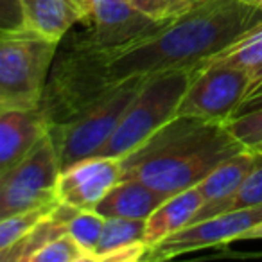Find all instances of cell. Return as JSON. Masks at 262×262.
Wrapping results in <instances>:
<instances>
[{"mask_svg":"<svg viewBox=\"0 0 262 262\" xmlns=\"http://www.w3.org/2000/svg\"><path fill=\"white\" fill-rule=\"evenodd\" d=\"M262 22L246 0H201L158 33L117 52H101L112 86L129 77L203 67Z\"/></svg>","mask_w":262,"mask_h":262,"instance_id":"6da1fadb","label":"cell"},{"mask_svg":"<svg viewBox=\"0 0 262 262\" xmlns=\"http://www.w3.org/2000/svg\"><path fill=\"white\" fill-rule=\"evenodd\" d=\"M243 149L225 124L174 117L120 158V180H140L172 196L196 187L221 162Z\"/></svg>","mask_w":262,"mask_h":262,"instance_id":"7a4b0ae2","label":"cell"},{"mask_svg":"<svg viewBox=\"0 0 262 262\" xmlns=\"http://www.w3.org/2000/svg\"><path fill=\"white\" fill-rule=\"evenodd\" d=\"M200 69L201 67H189L147 76L140 92L113 131L112 139L99 151V155L122 158L174 119L182 97Z\"/></svg>","mask_w":262,"mask_h":262,"instance_id":"3957f363","label":"cell"},{"mask_svg":"<svg viewBox=\"0 0 262 262\" xmlns=\"http://www.w3.org/2000/svg\"><path fill=\"white\" fill-rule=\"evenodd\" d=\"M58 45L29 31L0 33V113L40 108Z\"/></svg>","mask_w":262,"mask_h":262,"instance_id":"277c9868","label":"cell"},{"mask_svg":"<svg viewBox=\"0 0 262 262\" xmlns=\"http://www.w3.org/2000/svg\"><path fill=\"white\" fill-rule=\"evenodd\" d=\"M146 77H129L79 117L69 122L49 126L47 131L58 151L61 171L76 162L99 155L112 139L113 131L140 92Z\"/></svg>","mask_w":262,"mask_h":262,"instance_id":"5b68a950","label":"cell"},{"mask_svg":"<svg viewBox=\"0 0 262 262\" xmlns=\"http://www.w3.org/2000/svg\"><path fill=\"white\" fill-rule=\"evenodd\" d=\"M59 172L58 151L47 131L18 164L0 174V219L59 201Z\"/></svg>","mask_w":262,"mask_h":262,"instance_id":"8992f818","label":"cell"},{"mask_svg":"<svg viewBox=\"0 0 262 262\" xmlns=\"http://www.w3.org/2000/svg\"><path fill=\"white\" fill-rule=\"evenodd\" d=\"M251 92L246 72L226 61L210 59L192 77L176 117H192L205 122L226 124Z\"/></svg>","mask_w":262,"mask_h":262,"instance_id":"52a82bcc","label":"cell"},{"mask_svg":"<svg viewBox=\"0 0 262 262\" xmlns=\"http://www.w3.org/2000/svg\"><path fill=\"white\" fill-rule=\"evenodd\" d=\"M76 26L81 29L69 31L70 36L110 54L158 33L167 24L149 18L127 0H84L83 16Z\"/></svg>","mask_w":262,"mask_h":262,"instance_id":"ba28073f","label":"cell"},{"mask_svg":"<svg viewBox=\"0 0 262 262\" xmlns=\"http://www.w3.org/2000/svg\"><path fill=\"white\" fill-rule=\"evenodd\" d=\"M260 221L262 203L210 215V217L201 219V221L190 223L185 228L178 230L172 235L165 237L164 241L155 244L147 253L146 260H169V258L190 253V251L223 246V244L233 243V241H241L248 230L253 228Z\"/></svg>","mask_w":262,"mask_h":262,"instance_id":"9c48e42d","label":"cell"},{"mask_svg":"<svg viewBox=\"0 0 262 262\" xmlns=\"http://www.w3.org/2000/svg\"><path fill=\"white\" fill-rule=\"evenodd\" d=\"M120 180V158L88 157L59 172L56 196L77 210H92Z\"/></svg>","mask_w":262,"mask_h":262,"instance_id":"30bf717a","label":"cell"},{"mask_svg":"<svg viewBox=\"0 0 262 262\" xmlns=\"http://www.w3.org/2000/svg\"><path fill=\"white\" fill-rule=\"evenodd\" d=\"M260 164H262L260 153L243 149L239 153L232 155L230 158H226L214 171L208 172L196 185L201 192V198H203V207L194 215L192 223L210 217L212 212L221 203H225L228 198H232L243 187V183L248 180V176Z\"/></svg>","mask_w":262,"mask_h":262,"instance_id":"8fae6325","label":"cell"},{"mask_svg":"<svg viewBox=\"0 0 262 262\" xmlns=\"http://www.w3.org/2000/svg\"><path fill=\"white\" fill-rule=\"evenodd\" d=\"M47 129L40 110L0 113V174L18 164Z\"/></svg>","mask_w":262,"mask_h":262,"instance_id":"7c38bea8","label":"cell"},{"mask_svg":"<svg viewBox=\"0 0 262 262\" xmlns=\"http://www.w3.org/2000/svg\"><path fill=\"white\" fill-rule=\"evenodd\" d=\"M146 219L104 217L102 232L92 262H139L146 260Z\"/></svg>","mask_w":262,"mask_h":262,"instance_id":"4fadbf2b","label":"cell"},{"mask_svg":"<svg viewBox=\"0 0 262 262\" xmlns=\"http://www.w3.org/2000/svg\"><path fill=\"white\" fill-rule=\"evenodd\" d=\"M26 29L52 43H59L81 20L84 0H20Z\"/></svg>","mask_w":262,"mask_h":262,"instance_id":"5bb4252c","label":"cell"},{"mask_svg":"<svg viewBox=\"0 0 262 262\" xmlns=\"http://www.w3.org/2000/svg\"><path fill=\"white\" fill-rule=\"evenodd\" d=\"M169 196L135 178H122L99 201L95 210L104 217L147 219Z\"/></svg>","mask_w":262,"mask_h":262,"instance_id":"9a60e30c","label":"cell"},{"mask_svg":"<svg viewBox=\"0 0 262 262\" xmlns=\"http://www.w3.org/2000/svg\"><path fill=\"white\" fill-rule=\"evenodd\" d=\"M201 207H203V198H201L198 187H190V189L169 196L146 219L144 237H146V243L149 244V248H153L165 237L172 235L174 232L190 225Z\"/></svg>","mask_w":262,"mask_h":262,"instance_id":"2e32d148","label":"cell"},{"mask_svg":"<svg viewBox=\"0 0 262 262\" xmlns=\"http://www.w3.org/2000/svg\"><path fill=\"white\" fill-rule=\"evenodd\" d=\"M76 210L77 208L58 201L40 221L31 226L29 232L18 243H15L9 250L0 255V262H29L31 257L45 244L61 233H67V225Z\"/></svg>","mask_w":262,"mask_h":262,"instance_id":"e0dca14e","label":"cell"},{"mask_svg":"<svg viewBox=\"0 0 262 262\" xmlns=\"http://www.w3.org/2000/svg\"><path fill=\"white\" fill-rule=\"evenodd\" d=\"M219 61H226L248 74L251 79V92L262 84V22L251 27L244 36H241L235 43L219 52L215 58ZM250 92V94H251Z\"/></svg>","mask_w":262,"mask_h":262,"instance_id":"ac0fdd59","label":"cell"},{"mask_svg":"<svg viewBox=\"0 0 262 262\" xmlns=\"http://www.w3.org/2000/svg\"><path fill=\"white\" fill-rule=\"evenodd\" d=\"M102 225H104V215L99 214L95 208L76 210L67 225V233H70L74 241L83 248L88 262L94 260V251L99 243V237H101Z\"/></svg>","mask_w":262,"mask_h":262,"instance_id":"d6986e66","label":"cell"},{"mask_svg":"<svg viewBox=\"0 0 262 262\" xmlns=\"http://www.w3.org/2000/svg\"><path fill=\"white\" fill-rule=\"evenodd\" d=\"M225 126L244 149L255 151L262 146V108L239 113L232 117Z\"/></svg>","mask_w":262,"mask_h":262,"instance_id":"ffe728a7","label":"cell"},{"mask_svg":"<svg viewBox=\"0 0 262 262\" xmlns=\"http://www.w3.org/2000/svg\"><path fill=\"white\" fill-rule=\"evenodd\" d=\"M56 203H58V201H56ZM54 205L34 208V210H27V212H20V214H13V215L0 219V255L4 253L6 250H9L15 243H18V241L29 232L31 226L40 221Z\"/></svg>","mask_w":262,"mask_h":262,"instance_id":"44dd1931","label":"cell"},{"mask_svg":"<svg viewBox=\"0 0 262 262\" xmlns=\"http://www.w3.org/2000/svg\"><path fill=\"white\" fill-rule=\"evenodd\" d=\"M29 262H88V257L70 233H61L38 250Z\"/></svg>","mask_w":262,"mask_h":262,"instance_id":"7402d4cb","label":"cell"},{"mask_svg":"<svg viewBox=\"0 0 262 262\" xmlns=\"http://www.w3.org/2000/svg\"><path fill=\"white\" fill-rule=\"evenodd\" d=\"M262 203V164L248 176V180L243 183L239 190L233 194L232 198L221 203L212 215L221 214L226 210H235V208H244V207H253V205H260Z\"/></svg>","mask_w":262,"mask_h":262,"instance_id":"603a6c76","label":"cell"},{"mask_svg":"<svg viewBox=\"0 0 262 262\" xmlns=\"http://www.w3.org/2000/svg\"><path fill=\"white\" fill-rule=\"evenodd\" d=\"M127 2L160 24L172 22L192 8L187 0H127Z\"/></svg>","mask_w":262,"mask_h":262,"instance_id":"cb8c5ba5","label":"cell"},{"mask_svg":"<svg viewBox=\"0 0 262 262\" xmlns=\"http://www.w3.org/2000/svg\"><path fill=\"white\" fill-rule=\"evenodd\" d=\"M26 18L20 0H0V33H22Z\"/></svg>","mask_w":262,"mask_h":262,"instance_id":"d4e9b609","label":"cell"},{"mask_svg":"<svg viewBox=\"0 0 262 262\" xmlns=\"http://www.w3.org/2000/svg\"><path fill=\"white\" fill-rule=\"evenodd\" d=\"M255 108H262V90L253 92V94L248 95V97L244 99L243 104H241L239 112H237L235 115H239V113L248 112V110H255Z\"/></svg>","mask_w":262,"mask_h":262,"instance_id":"484cf974","label":"cell"},{"mask_svg":"<svg viewBox=\"0 0 262 262\" xmlns=\"http://www.w3.org/2000/svg\"><path fill=\"white\" fill-rule=\"evenodd\" d=\"M253 239H262V221L258 225H255L253 228L248 230L241 241H253Z\"/></svg>","mask_w":262,"mask_h":262,"instance_id":"4316f807","label":"cell"},{"mask_svg":"<svg viewBox=\"0 0 262 262\" xmlns=\"http://www.w3.org/2000/svg\"><path fill=\"white\" fill-rule=\"evenodd\" d=\"M246 2H248V4L253 6V8H257L258 11L262 13V0H246Z\"/></svg>","mask_w":262,"mask_h":262,"instance_id":"83f0119b","label":"cell"},{"mask_svg":"<svg viewBox=\"0 0 262 262\" xmlns=\"http://www.w3.org/2000/svg\"><path fill=\"white\" fill-rule=\"evenodd\" d=\"M187 2H189L190 6H194V4H198V2H201V0H187Z\"/></svg>","mask_w":262,"mask_h":262,"instance_id":"f1b7e54d","label":"cell"},{"mask_svg":"<svg viewBox=\"0 0 262 262\" xmlns=\"http://www.w3.org/2000/svg\"><path fill=\"white\" fill-rule=\"evenodd\" d=\"M255 151H257V153H260V155H262V146L258 147V149H255Z\"/></svg>","mask_w":262,"mask_h":262,"instance_id":"f546056e","label":"cell"}]
</instances>
